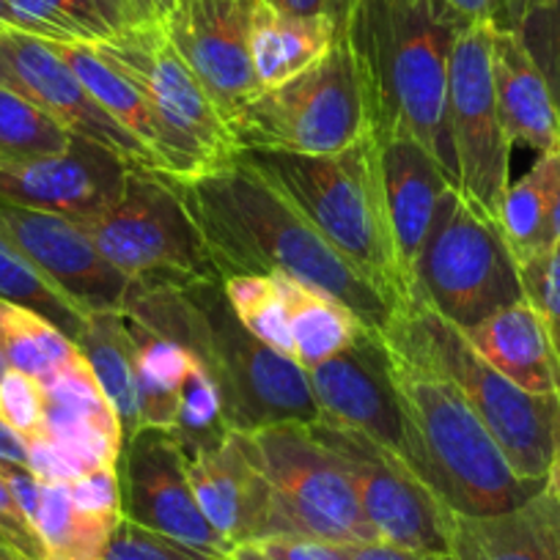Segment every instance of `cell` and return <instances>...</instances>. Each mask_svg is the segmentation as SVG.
<instances>
[{"label": "cell", "mask_w": 560, "mask_h": 560, "mask_svg": "<svg viewBox=\"0 0 560 560\" xmlns=\"http://www.w3.org/2000/svg\"><path fill=\"white\" fill-rule=\"evenodd\" d=\"M96 560H231V555L207 552L165 533L149 530L121 516Z\"/></svg>", "instance_id": "39"}, {"label": "cell", "mask_w": 560, "mask_h": 560, "mask_svg": "<svg viewBox=\"0 0 560 560\" xmlns=\"http://www.w3.org/2000/svg\"><path fill=\"white\" fill-rule=\"evenodd\" d=\"M560 192V149L538 154L536 165L509 185L500 207V234L516 267L552 250L555 203Z\"/></svg>", "instance_id": "28"}, {"label": "cell", "mask_w": 560, "mask_h": 560, "mask_svg": "<svg viewBox=\"0 0 560 560\" xmlns=\"http://www.w3.org/2000/svg\"><path fill=\"white\" fill-rule=\"evenodd\" d=\"M160 25L231 129L261 94L247 45L245 9L236 0H182Z\"/></svg>", "instance_id": "16"}, {"label": "cell", "mask_w": 560, "mask_h": 560, "mask_svg": "<svg viewBox=\"0 0 560 560\" xmlns=\"http://www.w3.org/2000/svg\"><path fill=\"white\" fill-rule=\"evenodd\" d=\"M78 349L94 371L107 401L121 420L124 440L140 429L138 374H135V341L124 311H94L78 338Z\"/></svg>", "instance_id": "30"}, {"label": "cell", "mask_w": 560, "mask_h": 560, "mask_svg": "<svg viewBox=\"0 0 560 560\" xmlns=\"http://www.w3.org/2000/svg\"><path fill=\"white\" fill-rule=\"evenodd\" d=\"M451 560H560V500L547 487L492 516L451 511Z\"/></svg>", "instance_id": "23"}, {"label": "cell", "mask_w": 560, "mask_h": 560, "mask_svg": "<svg viewBox=\"0 0 560 560\" xmlns=\"http://www.w3.org/2000/svg\"><path fill=\"white\" fill-rule=\"evenodd\" d=\"M45 387V440L69 459L80 478L105 467H118L124 429L83 354L52 371Z\"/></svg>", "instance_id": "20"}, {"label": "cell", "mask_w": 560, "mask_h": 560, "mask_svg": "<svg viewBox=\"0 0 560 560\" xmlns=\"http://www.w3.org/2000/svg\"><path fill=\"white\" fill-rule=\"evenodd\" d=\"M385 347L401 412L404 462L440 503L456 514L492 516L520 509L547 487V481L516 476L454 382L390 341Z\"/></svg>", "instance_id": "3"}, {"label": "cell", "mask_w": 560, "mask_h": 560, "mask_svg": "<svg viewBox=\"0 0 560 560\" xmlns=\"http://www.w3.org/2000/svg\"><path fill=\"white\" fill-rule=\"evenodd\" d=\"M308 380L322 418L369 434L404 459L401 412L382 332L365 330L347 352L311 369Z\"/></svg>", "instance_id": "19"}, {"label": "cell", "mask_w": 560, "mask_h": 560, "mask_svg": "<svg viewBox=\"0 0 560 560\" xmlns=\"http://www.w3.org/2000/svg\"><path fill=\"white\" fill-rule=\"evenodd\" d=\"M182 0H132L135 25H158L179 7ZM132 25V28H135Z\"/></svg>", "instance_id": "49"}, {"label": "cell", "mask_w": 560, "mask_h": 560, "mask_svg": "<svg viewBox=\"0 0 560 560\" xmlns=\"http://www.w3.org/2000/svg\"><path fill=\"white\" fill-rule=\"evenodd\" d=\"M0 349L7 354L9 369L39 382L80 352L78 343L52 322L7 300H0Z\"/></svg>", "instance_id": "34"}, {"label": "cell", "mask_w": 560, "mask_h": 560, "mask_svg": "<svg viewBox=\"0 0 560 560\" xmlns=\"http://www.w3.org/2000/svg\"><path fill=\"white\" fill-rule=\"evenodd\" d=\"M415 298L467 330L525 300L520 269L500 225L448 190L415 261Z\"/></svg>", "instance_id": "8"}, {"label": "cell", "mask_w": 560, "mask_h": 560, "mask_svg": "<svg viewBox=\"0 0 560 560\" xmlns=\"http://www.w3.org/2000/svg\"><path fill=\"white\" fill-rule=\"evenodd\" d=\"M45 387L39 380L9 369L0 376V418L25 440L36 443L45 438Z\"/></svg>", "instance_id": "40"}, {"label": "cell", "mask_w": 560, "mask_h": 560, "mask_svg": "<svg viewBox=\"0 0 560 560\" xmlns=\"http://www.w3.org/2000/svg\"><path fill=\"white\" fill-rule=\"evenodd\" d=\"M363 89L341 39L314 67L264 89L231 124L240 152L336 154L371 135Z\"/></svg>", "instance_id": "7"}, {"label": "cell", "mask_w": 560, "mask_h": 560, "mask_svg": "<svg viewBox=\"0 0 560 560\" xmlns=\"http://www.w3.org/2000/svg\"><path fill=\"white\" fill-rule=\"evenodd\" d=\"M555 240H560V192L558 203H555Z\"/></svg>", "instance_id": "56"}, {"label": "cell", "mask_w": 560, "mask_h": 560, "mask_svg": "<svg viewBox=\"0 0 560 560\" xmlns=\"http://www.w3.org/2000/svg\"><path fill=\"white\" fill-rule=\"evenodd\" d=\"M236 160L314 225L390 308L415 298L387 214L380 138L374 132L343 152L319 158L240 152Z\"/></svg>", "instance_id": "4"}, {"label": "cell", "mask_w": 560, "mask_h": 560, "mask_svg": "<svg viewBox=\"0 0 560 560\" xmlns=\"http://www.w3.org/2000/svg\"><path fill=\"white\" fill-rule=\"evenodd\" d=\"M231 560H272L269 555H264L256 544H236L231 549Z\"/></svg>", "instance_id": "53"}, {"label": "cell", "mask_w": 560, "mask_h": 560, "mask_svg": "<svg viewBox=\"0 0 560 560\" xmlns=\"http://www.w3.org/2000/svg\"><path fill=\"white\" fill-rule=\"evenodd\" d=\"M520 39L547 78V85L552 83L560 69V0H544L522 23Z\"/></svg>", "instance_id": "42"}, {"label": "cell", "mask_w": 560, "mask_h": 560, "mask_svg": "<svg viewBox=\"0 0 560 560\" xmlns=\"http://www.w3.org/2000/svg\"><path fill=\"white\" fill-rule=\"evenodd\" d=\"M314 438L332 451L358 492L360 509L382 544L412 552L448 555L451 509L434 498L412 467L358 429L332 420L308 423Z\"/></svg>", "instance_id": "13"}, {"label": "cell", "mask_w": 560, "mask_h": 560, "mask_svg": "<svg viewBox=\"0 0 560 560\" xmlns=\"http://www.w3.org/2000/svg\"><path fill=\"white\" fill-rule=\"evenodd\" d=\"M190 487L209 525L231 544L261 541L269 520V483L247 432L190 456Z\"/></svg>", "instance_id": "21"}, {"label": "cell", "mask_w": 560, "mask_h": 560, "mask_svg": "<svg viewBox=\"0 0 560 560\" xmlns=\"http://www.w3.org/2000/svg\"><path fill=\"white\" fill-rule=\"evenodd\" d=\"M185 292L207 319V365L223 390L225 415L234 432H256L278 423L308 427L322 420L308 371L240 325L223 294V283H203Z\"/></svg>", "instance_id": "10"}, {"label": "cell", "mask_w": 560, "mask_h": 560, "mask_svg": "<svg viewBox=\"0 0 560 560\" xmlns=\"http://www.w3.org/2000/svg\"><path fill=\"white\" fill-rule=\"evenodd\" d=\"M127 314V311H124ZM129 332L135 341V374H138L140 429H168L174 432L179 418L182 385L198 358L185 343L165 332L140 325L127 314Z\"/></svg>", "instance_id": "29"}, {"label": "cell", "mask_w": 560, "mask_h": 560, "mask_svg": "<svg viewBox=\"0 0 560 560\" xmlns=\"http://www.w3.org/2000/svg\"><path fill=\"white\" fill-rule=\"evenodd\" d=\"M347 560H451V555L412 552V549L393 547V544H341Z\"/></svg>", "instance_id": "46"}, {"label": "cell", "mask_w": 560, "mask_h": 560, "mask_svg": "<svg viewBox=\"0 0 560 560\" xmlns=\"http://www.w3.org/2000/svg\"><path fill=\"white\" fill-rule=\"evenodd\" d=\"M190 456L168 429H138L118 456L121 516L171 538L231 555V544L209 525L190 487Z\"/></svg>", "instance_id": "14"}, {"label": "cell", "mask_w": 560, "mask_h": 560, "mask_svg": "<svg viewBox=\"0 0 560 560\" xmlns=\"http://www.w3.org/2000/svg\"><path fill=\"white\" fill-rule=\"evenodd\" d=\"M0 549H7L20 560H47L42 536L14 500L3 472H0Z\"/></svg>", "instance_id": "43"}, {"label": "cell", "mask_w": 560, "mask_h": 560, "mask_svg": "<svg viewBox=\"0 0 560 560\" xmlns=\"http://www.w3.org/2000/svg\"><path fill=\"white\" fill-rule=\"evenodd\" d=\"M74 132L61 121L31 105L14 91L0 89V163L50 158L72 147Z\"/></svg>", "instance_id": "37"}, {"label": "cell", "mask_w": 560, "mask_h": 560, "mask_svg": "<svg viewBox=\"0 0 560 560\" xmlns=\"http://www.w3.org/2000/svg\"><path fill=\"white\" fill-rule=\"evenodd\" d=\"M236 3H240V7H242V9H245V12H250V9H253V7H256L258 0H236Z\"/></svg>", "instance_id": "58"}, {"label": "cell", "mask_w": 560, "mask_h": 560, "mask_svg": "<svg viewBox=\"0 0 560 560\" xmlns=\"http://www.w3.org/2000/svg\"><path fill=\"white\" fill-rule=\"evenodd\" d=\"M9 371V363H7V354H3V349H0V376L7 374Z\"/></svg>", "instance_id": "57"}, {"label": "cell", "mask_w": 560, "mask_h": 560, "mask_svg": "<svg viewBox=\"0 0 560 560\" xmlns=\"http://www.w3.org/2000/svg\"><path fill=\"white\" fill-rule=\"evenodd\" d=\"M275 12L294 14V18H330L336 28L341 25L343 14H347L349 0H261Z\"/></svg>", "instance_id": "45"}, {"label": "cell", "mask_w": 560, "mask_h": 560, "mask_svg": "<svg viewBox=\"0 0 560 560\" xmlns=\"http://www.w3.org/2000/svg\"><path fill=\"white\" fill-rule=\"evenodd\" d=\"M494 23H476L456 36L448 61V135L456 190L476 212L498 223L509 190L511 143L498 113L492 78Z\"/></svg>", "instance_id": "12"}, {"label": "cell", "mask_w": 560, "mask_h": 560, "mask_svg": "<svg viewBox=\"0 0 560 560\" xmlns=\"http://www.w3.org/2000/svg\"><path fill=\"white\" fill-rule=\"evenodd\" d=\"M459 28L443 0H349L338 39L349 47L371 129L409 138L451 174L448 61Z\"/></svg>", "instance_id": "2"}, {"label": "cell", "mask_w": 560, "mask_h": 560, "mask_svg": "<svg viewBox=\"0 0 560 560\" xmlns=\"http://www.w3.org/2000/svg\"><path fill=\"white\" fill-rule=\"evenodd\" d=\"M129 171L110 149L74 135L61 154L0 163V201L80 223L116 203Z\"/></svg>", "instance_id": "17"}, {"label": "cell", "mask_w": 560, "mask_h": 560, "mask_svg": "<svg viewBox=\"0 0 560 560\" xmlns=\"http://www.w3.org/2000/svg\"><path fill=\"white\" fill-rule=\"evenodd\" d=\"M223 294L240 325L275 352L298 360L289 305L278 275H234L223 280Z\"/></svg>", "instance_id": "35"}, {"label": "cell", "mask_w": 560, "mask_h": 560, "mask_svg": "<svg viewBox=\"0 0 560 560\" xmlns=\"http://www.w3.org/2000/svg\"><path fill=\"white\" fill-rule=\"evenodd\" d=\"M451 18L459 28H470L476 23H494L498 18V0H443Z\"/></svg>", "instance_id": "47"}, {"label": "cell", "mask_w": 560, "mask_h": 560, "mask_svg": "<svg viewBox=\"0 0 560 560\" xmlns=\"http://www.w3.org/2000/svg\"><path fill=\"white\" fill-rule=\"evenodd\" d=\"M94 47L147 94L149 105L185 160L187 182L218 174L234 163L240 147L229 124L190 67L182 61L163 25L124 28Z\"/></svg>", "instance_id": "11"}, {"label": "cell", "mask_w": 560, "mask_h": 560, "mask_svg": "<svg viewBox=\"0 0 560 560\" xmlns=\"http://www.w3.org/2000/svg\"><path fill=\"white\" fill-rule=\"evenodd\" d=\"M382 336L459 387L516 476L547 481L560 434V396H536L516 387L465 341L459 327L418 298L393 308Z\"/></svg>", "instance_id": "5"}, {"label": "cell", "mask_w": 560, "mask_h": 560, "mask_svg": "<svg viewBox=\"0 0 560 560\" xmlns=\"http://www.w3.org/2000/svg\"><path fill=\"white\" fill-rule=\"evenodd\" d=\"M0 462L28 467V443L0 418Z\"/></svg>", "instance_id": "50"}, {"label": "cell", "mask_w": 560, "mask_h": 560, "mask_svg": "<svg viewBox=\"0 0 560 560\" xmlns=\"http://www.w3.org/2000/svg\"><path fill=\"white\" fill-rule=\"evenodd\" d=\"M25 34L69 45H102L118 34L96 0H9Z\"/></svg>", "instance_id": "36"}, {"label": "cell", "mask_w": 560, "mask_h": 560, "mask_svg": "<svg viewBox=\"0 0 560 560\" xmlns=\"http://www.w3.org/2000/svg\"><path fill=\"white\" fill-rule=\"evenodd\" d=\"M231 432L234 429L225 415L223 390H220L212 369L203 360H196L182 385L179 418H176L174 434L185 445L187 456H196L223 443Z\"/></svg>", "instance_id": "38"}, {"label": "cell", "mask_w": 560, "mask_h": 560, "mask_svg": "<svg viewBox=\"0 0 560 560\" xmlns=\"http://www.w3.org/2000/svg\"><path fill=\"white\" fill-rule=\"evenodd\" d=\"M272 560H347L341 544H327L305 536H272L250 541Z\"/></svg>", "instance_id": "44"}, {"label": "cell", "mask_w": 560, "mask_h": 560, "mask_svg": "<svg viewBox=\"0 0 560 560\" xmlns=\"http://www.w3.org/2000/svg\"><path fill=\"white\" fill-rule=\"evenodd\" d=\"M0 234L85 311H124L132 280L100 253L78 220L0 201Z\"/></svg>", "instance_id": "18"}, {"label": "cell", "mask_w": 560, "mask_h": 560, "mask_svg": "<svg viewBox=\"0 0 560 560\" xmlns=\"http://www.w3.org/2000/svg\"><path fill=\"white\" fill-rule=\"evenodd\" d=\"M0 89L50 113L69 132L110 149L129 168L160 174L152 152L96 105L47 39L0 25Z\"/></svg>", "instance_id": "15"}, {"label": "cell", "mask_w": 560, "mask_h": 560, "mask_svg": "<svg viewBox=\"0 0 560 560\" xmlns=\"http://www.w3.org/2000/svg\"><path fill=\"white\" fill-rule=\"evenodd\" d=\"M121 514H96L74 503L69 483L42 481L34 527L45 544L47 560H96Z\"/></svg>", "instance_id": "32"}, {"label": "cell", "mask_w": 560, "mask_h": 560, "mask_svg": "<svg viewBox=\"0 0 560 560\" xmlns=\"http://www.w3.org/2000/svg\"><path fill=\"white\" fill-rule=\"evenodd\" d=\"M0 300L23 305L67 332L78 343L91 311L69 298L56 280L47 278L12 240L0 234Z\"/></svg>", "instance_id": "33"}, {"label": "cell", "mask_w": 560, "mask_h": 560, "mask_svg": "<svg viewBox=\"0 0 560 560\" xmlns=\"http://www.w3.org/2000/svg\"><path fill=\"white\" fill-rule=\"evenodd\" d=\"M380 160L393 236L415 292V261L420 247L432 231L440 201L456 185L448 171L409 138L380 140Z\"/></svg>", "instance_id": "22"}, {"label": "cell", "mask_w": 560, "mask_h": 560, "mask_svg": "<svg viewBox=\"0 0 560 560\" xmlns=\"http://www.w3.org/2000/svg\"><path fill=\"white\" fill-rule=\"evenodd\" d=\"M505 380L536 396H560V358L541 314L527 300L459 330Z\"/></svg>", "instance_id": "25"}, {"label": "cell", "mask_w": 560, "mask_h": 560, "mask_svg": "<svg viewBox=\"0 0 560 560\" xmlns=\"http://www.w3.org/2000/svg\"><path fill=\"white\" fill-rule=\"evenodd\" d=\"M549 91H552L555 107H558V113H560V69H558V74H555L552 83H549Z\"/></svg>", "instance_id": "55"}, {"label": "cell", "mask_w": 560, "mask_h": 560, "mask_svg": "<svg viewBox=\"0 0 560 560\" xmlns=\"http://www.w3.org/2000/svg\"><path fill=\"white\" fill-rule=\"evenodd\" d=\"M492 78L498 113L509 143H525L533 152L560 149V113L538 63L522 45L520 34L494 25Z\"/></svg>", "instance_id": "24"}, {"label": "cell", "mask_w": 560, "mask_h": 560, "mask_svg": "<svg viewBox=\"0 0 560 560\" xmlns=\"http://www.w3.org/2000/svg\"><path fill=\"white\" fill-rule=\"evenodd\" d=\"M105 14L110 18V23L116 25L118 31L132 28L135 25V14H132V0H96Z\"/></svg>", "instance_id": "51"}, {"label": "cell", "mask_w": 560, "mask_h": 560, "mask_svg": "<svg viewBox=\"0 0 560 560\" xmlns=\"http://www.w3.org/2000/svg\"><path fill=\"white\" fill-rule=\"evenodd\" d=\"M541 3L544 0H498V18H494V25L503 31L520 34L522 23H525Z\"/></svg>", "instance_id": "48"}, {"label": "cell", "mask_w": 560, "mask_h": 560, "mask_svg": "<svg viewBox=\"0 0 560 560\" xmlns=\"http://www.w3.org/2000/svg\"><path fill=\"white\" fill-rule=\"evenodd\" d=\"M50 45L69 63L83 89L94 96L96 105L152 152V158L158 160L160 176L187 182L185 160L160 124L158 113L149 105L147 94L121 69L113 67L94 45H69V42H50Z\"/></svg>", "instance_id": "26"}, {"label": "cell", "mask_w": 560, "mask_h": 560, "mask_svg": "<svg viewBox=\"0 0 560 560\" xmlns=\"http://www.w3.org/2000/svg\"><path fill=\"white\" fill-rule=\"evenodd\" d=\"M516 269H520L525 300L541 314L555 352L560 358V240L555 242L552 250Z\"/></svg>", "instance_id": "41"}, {"label": "cell", "mask_w": 560, "mask_h": 560, "mask_svg": "<svg viewBox=\"0 0 560 560\" xmlns=\"http://www.w3.org/2000/svg\"><path fill=\"white\" fill-rule=\"evenodd\" d=\"M547 489L560 500V434H558V445H555L552 465H549V472H547Z\"/></svg>", "instance_id": "52"}, {"label": "cell", "mask_w": 560, "mask_h": 560, "mask_svg": "<svg viewBox=\"0 0 560 560\" xmlns=\"http://www.w3.org/2000/svg\"><path fill=\"white\" fill-rule=\"evenodd\" d=\"M278 280L289 305V325H292L298 363L305 371L347 352L369 330L360 316L352 314L332 294L303 283V280L287 278V275H278Z\"/></svg>", "instance_id": "31"}, {"label": "cell", "mask_w": 560, "mask_h": 560, "mask_svg": "<svg viewBox=\"0 0 560 560\" xmlns=\"http://www.w3.org/2000/svg\"><path fill=\"white\" fill-rule=\"evenodd\" d=\"M336 42L338 28L330 18H294L261 0L247 12V45L261 91L298 78L322 61Z\"/></svg>", "instance_id": "27"}, {"label": "cell", "mask_w": 560, "mask_h": 560, "mask_svg": "<svg viewBox=\"0 0 560 560\" xmlns=\"http://www.w3.org/2000/svg\"><path fill=\"white\" fill-rule=\"evenodd\" d=\"M80 225L132 287L185 292L223 283L190 212L165 176L132 168L116 203Z\"/></svg>", "instance_id": "6"}, {"label": "cell", "mask_w": 560, "mask_h": 560, "mask_svg": "<svg viewBox=\"0 0 560 560\" xmlns=\"http://www.w3.org/2000/svg\"><path fill=\"white\" fill-rule=\"evenodd\" d=\"M250 434L269 483L267 536H305L327 544H374V527L330 448L303 423H278Z\"/></svg>", "instance_id": "9"}, {"label": "cell", "mask_w": 560, "mask_h": 560, "mask_svg": "<svg viewBox=\"0 0 560 560\" xmlns=\"http://www.w3.org/2000/svg\"><path fill=\"white\" fill-rule=\"evenodd\" d=\"M168 182L190 212L220 278L287 275L341 300L369 330H385L393 314L387 300L240 160L201 179Z\"/></svg>", "instance_id": "1"}, {"label": "cell", "mask_w": 560, "mask_h": 560, "mask_svg": "<svg viewBox=\"0 0 560 560\" xmlns=\"http://www.w3.org/2000/svg\"><path fill=\"white\" fill-rule=\"evenodd\" d=\"M0 25H3V28H18V31H23V28H20L18 14H14V9L9 7V0H0Z\"/></svg>", "instance_id": "54"}]
</instances>
